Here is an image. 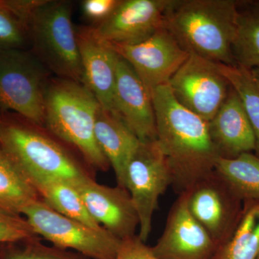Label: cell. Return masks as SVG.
Instances as JSON below:
<instances>
[{
  "instance_id": "24",
  "label": "cell",
  "mask_w": 259,
  "mask_h": 259,
  "mask_svg": "<svg viewBox=\"0 0 259 259\" xmlns=\"http://www.w3.org/2000/svg\"><path fill=\"white\" fill-rule=\"evenodd\" d=\"M220 69L241 98L253 128L255 154L259 156V88L249 69L219 64Z\"/></svg>"
},
{
  "instance_id": "12",
  "label": "cell",
  "mask_w": 259,
  "mask_h": 259,
  "mask_svg": "<svg viewBox=\"0 0 259 259\" xmlns=\"http://www.w3.org/2000/svg\"><path fill=\"white\" fill-rule=\"evenodd\" d=\"M172 0H120L108 18L92 27L99 38L110 45L144 41L164 25Z\"/></svg>"
},
{
  "instance_id": "17",
  "label": "cell",
  "mask_w": 259,
  "mask_h": 259,
  "mask_svg": "<svg viewBox=\"0 0 259 259\" xmlns=\"http://www.w3.org/2000/svg\"><path fill=\"white\" fill-rule=\"evenodd\" d=\"M208 125L220 157L233 158L255 151V136L249 119L241 98L232 87Z\"/></svg>"
},
{
  "instance_id": "7",
  "label": "cell",
  "mask_w": 259,
  "mask_h": 259,
  "mask_svg": "<svg viewBox=\"0 0 259 259\" xmlns=\"http://www.w3.org/2000/svg\"><path fill=\"white\" fill-rule=\"evenodd\" d=\"M22 215L37 236L54 246L74 250L90 259H115L122 241L103 227L94 228L63 215L41 199L25 208Z\"/></svg>"
},
{
  "instance_id": "19",
  "label": "cell",
  "mask_w": 259,
  "mask_h": 259,
  "mask_svg": "<svg viewBox=\"0 0 259 259\" xmlns=\"http://www.w3.org/2000/svg\"><path fill=\"white\" fill-rule=\"evenodd\" d=\"M28 179L40 198L56 212L94 228L102 227L90 215L79 192L73 184L61 179L40 175Z\"/></svg>"
},
{
  "instance_id": "13",
  "label": "cell",
  "mask_w": 259,
  "mask_h": 259,
  "mask_svg": "<svg viewBox=\"0 0 259 259\" xmlns=\"http://www.w3.org/2000/svg\"><path fill=\"white\" fill-rule=\"evenodd\" d=\"M151 248L160 259H214L218 246L191 214L184 192L172 204L164 231Z\"/></svg>"
},
{
  "instance_id": "15",
  "label": "cell",
  "mask_w": 259,
  "mask_h": 259,
  "mask_svg": "<svg viewBox=\"0 0 259 259\" xmlns=\"http://www.w3.org/2000/svg\"><path fill=\"white\" fill-rule=\"evenodd\" d=\"M74 186L99 225L120 240L136 235L139 218L125 188L100 185L91 177Z\"/></svg>"
},
{
  "instance_id": "9",
  "label": "cell",
  "mask_w": 259,
  "mask_h": 259,
  "mask_svg": "<svg viewBox=\"0 0 259 259\" xmlns=\"http://www.w3.org/2000/svg\"><path fill=\"white\" fill-rule=\"evenodd\" d=\"M168 86L181 105L207 122L222 106L231 87L219 64L194 54H190Z\"/></svg>"
},
{
  "instance_id": "29",
  "label": "cell",
  "mask_w": 259,
  "mask_h": 259,
  "mask_svg": "<svg viewBox=\"0 0 259 259\" xmlns=\"http://www.w3.org/2000/svg\"><path fill=\"white\" fill-rule=\"evenodd\" d=\"M120 0H85L82 4L83 15L94 21H103L108 18Z\"/></svg>"
},
{
  "instance_id": "10",
  "label": "cell",
  "mask_w": 259,
  "mask_h": 259,
  "mask_svg": "<svg viewBox=\"0 0 259 259\" xmlns=\"http://www.w3.org/2000/svg\"><path fill=\"white\" fill-rule=\"evenodd\" d=\"M185 193L191 214L219 248L236 230L243 212V202L214 171Z\"/></svg>"
},
{
  "instance_id": "14",
  "label": "cell",
  "mask_w": 259,
  "mask_h": 259,
  "mask_svg": "<svg viewBox=\"0 0 259 259\" xmlns=\"http://www.w3.org/2000/svg\"><path fill=\"white\" fill-rule=\"evenodd\" d=\"M114 106L116 116L140 141H156V117L151 93L131 65L118 55Z\"/></svg>"
},
{
  "instance_id": "1",
  "label": "cell",
  "mask_w": 259,
  "mask_h": 259,
  "mask_svg": "<svg viewBox=\"0 0 259 259\" xmlns=\"http://www.w3.org/2000/svg\"><path fill=\"white\" fill-rule=\"evenodd\" d=\"M156 140L169 168L177 194L187 192L214 171L220 156L209 134L208 122L181 105L168 84L151 93Z\"/></svg>"
},
{
  "instance_id": "20",
  "label": "cell",
  "mask_w": 259,
  "mask_h": 259,
  "mask_svg": "<svg viewBox=\"0 0 259 259\" xmlns=\"http://www.w3.org/2000/svg\"><path fill=\"white\" fill-rule=\"evenodd\" d=\"M214 171L242 202H259V156L243 153L233 158H220Z\"/></svg>"
},
{
  "instance_id": "21",
  "label": "cell",
  "mask_w": 259,
  "mask_h": 259,
  "mask_svg": "<svg viewBox=\"0 0 259 259\" xmlns=\"http://www.w3.org/2000/svg\"><path fill=\"white\" fill-rule=\"evenodd\" d=\"M237 66H259V0L238 1L236 36L232 48Z\"/></svg>"
},
{
  "instance_id": "3",
  "label": "cell",
  "mask_w": 259,
  "mask_h": 259,
  "mask_svg": "<svg viewBox=\"0 0 259 259\" xmlns=\"http://www.w3.org/2000/svg\"><path fill=\"white\" fill-rule=\"evenodd\" d=\"M100 107L96 97L82 83L60 77L51 79L46 91L44 126L79 151L90 166L107 171L110 165L95 135Z\"/></svg>"
},
{
  "instance_id": "11",
  "label": "cell",
  "mask_w": 259,
  "mask_h": 259,
  "mask_svg": "<svg viewBox=\"0 0 259 259\" xmlns=\"http://www.w3.org/2000/svg\"><path fill=\"white\" fill-rule=\"evenodd\" d=\"M110 46L131 65L150 93L168 84L190 56L164 26L139 44Z\"/></svg>"
},
{
  "instance_id": "5",
  "label": "cell",
  "mask_w": 259,
  "mask_h": 259,
  "mask_svg": "<svg viewBox=\"0 0 259 259\" xmlns=\"http://www.w3.org/2000/svg\"><path fill=\"white\" fill-rule=\"evenodd\" d=\"M71 3L51 1L39 7L27 25L33 53L59 77L82 83L83 75Z\"/></svg>"
},
{
  "instance_id": "30",
  "label": "cell",
  "mask_w": 259,
  "mask_h": 259,
  "mask_svg": "<svg viewBox=\"0 0 259 259\" xmlns=\"http://www.w3.org/2000/svg\"><path fill=\"white\" fill-rule=\"evenodd\" d=\"M3 2L27 30V25L32 15L46 0H3Z\"/></svg>"
},
{
  "instance_id": "8",
  "label": "cell",
  "mask_w": 259,
  "mask_h": 259,
  "mask_svg": "<svg viewBox=\"0 0 259 259\" xmlns=\"http://www.w3.org/2000/svg\"><path fill=\"white\" fill-rule=\"evenodd\" d=\"M171 185V173L157 140L141 141L127 164L125 189L139 215V236L143 241L151 234L159 197Z\"/></svg>"
},
{
  "instance_id": "27",
  "label": "cell",
  "mask_w": 259,
  "mask_h": 259,
  "mask_svg": "<svg viewBox=\"0 0 259 259\" xmlns=\"http://www.w3.org/2000/svg\"><path fill=\"white\" fill-rule=\"evenodd\" d=\"M28 40L26 29L0 0V50L23 49Z\"/></svg>"
},
{
  "instance_id": "22",
  "label": "cell",
  "mask_w": 259,
  "mask_h": 259,
  "mask_svg": "<svg viewBox=\"0 0 259 259\" xmlns=\"http://www.w3.org/2000/svg\"><path fill=\"white\" fill-rule=\"evenodd\" d=\"M39 199L30 181L0 146V208L22 215L25 208Z\"/></svg>"
},
{
  "instance_id": "26",
  "label": "cell",
  "mask_w": 259,
  "mask_h": 259,
  "mask_svg": "<svg viewBox=\"0 0 259 259\" xmlns=\"http://www.w3.org/2000/svg\"><path fill=\"white\" fill-rule=\"evenodd\" d=\"M37 237L30 223L20 214L0 208V246Z\"/></svg>"
},
{
  "instance_id": "6",
  "label": "cell",
  "mask_w": 259,
  "mask_h": 259,
  "mask_svg": "<svg viewBox=\"0 0 259 259\" xmlns=\"http://www.w3.org/2000/svg\"><path fill=\"white\" fill-rule=\"evenodd\" d=\"M49 81L34 54L23 49L0 50V112H13L42 127Z\"/></svg>"
},
{
  "instance_id": "23",
  "label": "cell",
  "mask_w": 259,
  "mask_h": 259,
  "mask_svg": "<svg viewBox=\"0 0 259 259\" xmlns=\"http://www.w3.org/2000/svg\"><path fill=\"white\" fill-rule=\"evenodd\" d=\"M259 254V202H243L241 220L219 247L214 259H256Z\"/></svg>"
},
{
  "instance_id": "2",
  "label": "cell",
  "mask_w": 259,
  "mask_h": 259,
  "mask_svg": "<svg viewBox=\"0 0 259 259\" xmlns=\"http://www.w3.org/2000/svg\"><path fill=\"white\" fill-rule=\"evenodd\" d=\"M237 18L234 0H172L163 26L189 54L236 66L232 48Z\"/></svg>"
},
{
  "instance_id": "18",
  "label": "cell",
  "mask_w": 259,
  "mask_h": 259,
  "mask_svg": "<svg viewBox=\"0 0 259 259\" xmlns=\"http://www.w3.org/2000/svg\"><path fill=\"white\" fill-rule=\"evenodd\" d=\"M95 139L115 172L117 185L125 188L126 169L141 141L119 117L101 107L97 112Z\"/></svg>"
},
{
  "instance_id": "33",
  "label": "cell",
  "mask_w": 259,
  "mask_h": 259,
  "mask_svg": "<svg viewBox=\"0 0 259 259\" xmlns=\"http://www.w3.org/2000/svg\"><path fill=\"white\" fill-rule=\"evenodd\" d=\"M0 259H1V256H0Z\"/></svg>"
},
{
  "instance_id": "31",
  "label": "cell",
  "mask_w": 259,
  "mask_h": 259,
  "mask_svg": "<svg viewBox=\"0 0 259 259\" xmlns=\"http://www.w3.org/2000/svg\"><path fill=\"white\" fill-rule=\"evenodd\" d=\"M250 71L251 72L253 79H254L255 82L258 84L259 88V66L258 67L254 68V69H250Z\"/></svg>"
},
{
  "instance_id": "4",
  "label": "cell",
  "mask_w": 259,
  "mask_h": 259,
  "mask_svg": "<svg viewBox=\"0 0 259 259\" xmlns=\"http://www.w3.org/2000/svg\"><path fill=\"white\" fill-rule=\"evenodd\" d=\"M0 146L27 178L40 175L76 185L90 177L62 146L13 112H0Z\"/></svg>"
},
{
  "instance_id": "25",
  "label": "cell",
  "mask_w": 259,
  "mask_h": 259,
  "mask_svg": "<svg viewBox=\"0 0 259 259\" xmlns=\"http://www.w3.org/2000/svg\"><path fill=\"white\" fill-rule=\"evenodd\" d=\"M18 243L1 245V259H90L76 252L48 246L35 238Z\"/></svg>"
},
{
  "instance_id": "28",
  "label": "cell",
  "mask_w": 259,
  "mask_h": 259,
  "mask_svg": "<svg viewBox=\"0 0 259 259\" xmlns=\"http://www.w3.org/2000/svg\"><path fill=\"white\" fill-rule=\"evenodd\" d=\"M115 259H160L139 236L122 239Z\"/></svg>"
},
{
  "instance_id": "16",
  "label": "cell",
  "mask_w": 259,
  "mask_h": 259,
  "mask_svg": "<svg viewBox=\"0 0 259 259\" xmlns=\"http://www.w3.org/2000/svg\"><path fill=\"white\" fill-rule=\"evenodd\" d=\"M75 32L83 69V84L95 95L102 108L116 116L114 94L117 54L97 36L92 27H77Z\"/></svg>"
},
{
  "instance_id": "32",
  "label": "cell",
  "mask_w": 259,
  "mask_h": 259,
  "mask_svg": "<svg viewBox=\"0 0 259 259\" xmlns=\"http://www.w3.org/2000/svg\"><path fill=\"white\" fill-rule=\"evenodd\" d=\"M256 259H259V254L258 255V257H257V258Z\"/></svg>"
}]
</instances>
